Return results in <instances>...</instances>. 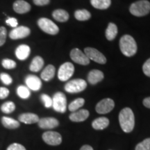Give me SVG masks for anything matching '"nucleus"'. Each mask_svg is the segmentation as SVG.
<instances>
[{
  "mask_svg": "<svg viewBox=\"0 0 150 150\" xmlns=\"http://www.w3.org/2000/svg\"><path fill=\"white\" fill-rule=\"evenodd\" d=\"M91 4L94 8L104 10L110 6L111 0H91Z\"/></svg>",
  "mask_w": 150,
  "mask_h": 150,
  "instance_id": "25",
  "label": "nucleus"
},
{
  "mask_svg": "<svg viewBox=\"0 0 150 150\" xmlns=\"http://www.w3.org/2000/svg\"><path fill=\"white\" fill-rule=\"evenodd\" d=\"M17 94L20 98L26 99H28L31 95L29 89L28 88L27 86H20L17 88Z\"/></svg>",
  "mask_w": 150,
  "mask_h": 150,
  "instance_id": "29",
  "label": "nucleus"
},
{
  "mask_svg": "<svg viewBox=\"0 0 150 150\" xmlns=\"http://www.w3.org/2000/svg\"><path fill=\"white\" fill-rule=\"evenodd\" d=\"M9 95V90L5 87H0V99L6 98Z\"/></svg>",
  "mask_w": 150,
  "mask_h": 150,
  "instance_id": "39",
  "label": "nucleus"
},
{
  "mask_svg": "<svg viewBox=\"0 0 150 150\" xmlns=\"http://www.w3.org/2000/svg\"><path fill=\"white\" fill-rule=\"evenodd\" d=\"M16 109V105L13 102H6L1 105V110L6 114H9L13 112Z\"/></svg>",
  "mask_w": 150,
  "mask_h": 150,
  "instance_id": "30",
  "label": "nucleus"
},
{
  "mask_svg": "<svg viewBox=\"0 0 150 150\" xmlns=\"http://www.w3.org/2000/svg\"><path fill=\"white\" fill-rule=\"evenodd\" d=\"M114 101L110 98H106L102 99L97 104L95 109L99 114H106L111 111L114 108Z\"/></svg>",
  "mask_w": 150,
  "mask_h": 150,
  "instance_id": "10",
  "label": "nucleus"
},
{
  "mask_svg": "<svg viewBox=\"0 0 150 150\" xmlns=\"http://www.w3.org/2000/svg\"><path fill=\"white\" fill-rule=\"evenodd\" d=\"M52 16L54 20L60 22H67L69 19V13L63 9H56L52 13Z\"/></svg>",
  "mask_w": 150,
  "mask_h": 150,
  "instance_id": "22",
  "label": "nucleus"
},
{
  "mask_svg": "<svg viewBox=\"0 0 150 150\" xmlns=\"http://www.w3.org/2000/svg\"><path fill=\"white\" fill-rule=\"evenodd\" d=\"M109 125V120L105 117L97 118L92 123V127L96 130H102Z\"/></svg>",
  "mask_w": 150,
  "mask_h": 150,
  "instance_id": "21",
  "label": "nucleus"
},
{
  "mask_svg": "<svg viewBox=\"0 0 150 150\" xmlns=\"http://www.w3.org/2000/svg\"><path fill=\"white\" fill-rule=\"evenodd\" d=\"M84 53L89 60L96 62L99 64H105L106 63V59L103 54L93 47H86L84 50Z\"/></svg>",
  "mask_w": 150,
  "mask_h": 150,
  "instance_id": "8",
  "label": "nucleus"
},
{
  "mask_svg": "<svg viewBox=\"0 0 150 150\" xmlns=\"http://www.w3.org/2000/svg\"><path fill=\"white\" fill-rule=\"evenodd\" d=\"M6 24H8V26H10V27L15 28L17 27V26L18 24V20L15 18H8L6 20Z\"/></svg>",
  "mask_w": 150,
  "mask_h": 150,
  "instance_id": "38",
  "label": "nucleus"
},
{
  "mask_svg": "<svg viewBox=\"0 0 150 150\" xmlns=\"http://www.w3.org/2000/svg\"><path fill=\"white\" fill-rule=\"evenodd\" d=\"M80 150H93V148L91 146L86 145H83V147H81Z\"/></svg>",
  "mask_w": 150,
  "mask_h": 150,
  "instance_id": "42",
  "label": "nucleus"
},
{
  "mask_svg": "<svg viewBox=\"0 0 150 150\" xmlns=\"http://www.w3.org/2000/svg\"><path fill=\"white\" fill-rule=\"evenodd\" d=\"M104 79V73L99 70H93L88 75V81L92 85L97 84Z\"/></svg>",
  "mask_w": 150,
  "mask_h": 150,
  "instance_id": "19",
  "label": "nucleus"
},
{
  "mask_svg": "<svg viewBox=\"0 0 150 150\" xmlns=\"http://www.w3.org/2000/svg\"><path fill=\"white\" fill-rule=\"evenodd\" d=\"M120 48L124 55L131 57L136 54L137 44L134 38L129 35H125L120 40Z\"/></svg>",
  "mask_w": 150,
  "mask_h": 150,
  "instance_id": "2",
  "label": "nucleus"
},
{
  "mask_svg": "<svg viewBox=\"0 0 150 150\" xmlns=\"http://www.w3.org/2000/svg\"><path fill=\"white\" fill-rule=\"evenodd\" d=\"M55 71L56 69L54 65H48L41 73V79L45 81H49L52 80L55 75Z\"/></svg>",
  "mask_w": 150,
  "mask_h": 150,
  "instance_id": "20",
  "label": "nucleus"
},
{
  "mask_svg": "<svg viewBox=\"0 0 150 150\" xmlns=\"http://www.w3.org/2000/svg\"><path fill=\"white\" fill-rule=\"evenodd\" d=\"M117 34V27L114 23H109L106 30V38L108 40H112Z\"/></svg>",
  "mask_w": 150,
  "mask_h": 150,
  "instance_id": "26",
  "label": "nucleus"
},
{
  "mask_svg": "<svg viewBox=\"0 0 150 150\" xmlns=\"http://www.w3.org/2000/svg\"><path fill=\"white\" fill-rule=\"evenodd\" d=\"M142 71L146 76L150 77V58L145 62L142 66Z\"/></svg>",
  "mask_w": 150,
  "mask_h": 150,
  "instance_id": "36",
  "label": "nucleus"
},
{
  "mask_svg": "<svg viewBox=\"0 0 150 150\" xmlns=\"http://www.w3.org/2000/svg\"><path fill=\"white\" fill-rule=\"evenodd\" d=\"M143 105L146 108H150V97H146L143 100Z\"/></svg>",
  "mask_w": 150,
  "mask_h": 150,
  "instance_id": "41",
  "label": "nucleus"
},
{
  "mask_svg": "<svg viewBox=\"0 0 150 150\" xmlns=\"http://www.w3.org/2000/svg\"><path fill=\"white\" fill-rule=\"evenodd\" d=\"M13 10L18 14H24L31 10V5L24 0H17L13 3Z\"/></svg>",
  "mask_w": 150,
  "mask_h": 150,
  "instance_id": "15",
  "label": "nucleus"
},
{
  "mask_svg": "<svg viewBox=\"0 0 150 150\" xmlns=\"http://www.w3.org/2000/svg\"><path fill=\"white\" fill-rule=\"evenodd\" d=\"M84 103H85V100L83 98H77L75 100L73 101L68 106L69 110L72 112H74L77 110L79 108L83 106Z\"/></svg>",
  "mask_w": 150,
  "mask_h": 150,
  "instance_id": "28",
  "label": "nucleus"
},
{
  "mask_svg": "<svg viewBox=\"0 0 150 150\" xmlns=\"http://www.w3.org/2000/svg\"><path fill=\"white\" fill-rule=\"evenodd\" d=\"M30 33H31V30L29 28L24 26H20L13 29L9 33V37L13 40H18L29 36Z\"/></svg>",
  "mask_w": 150,
  "mask_h": 150,
  "instance_id": "12",
  "label": "nucleus"
},
{
  "mask_svg": "<svg viewBox=\"0 0 150 150\" xmlns=\"http://www.w3.org/2000/svg\"><path fill=\"white\" fill-rule=\"evenodd\" d=\"M43 65H44V61H43L42 58L38 56H35L34 59L32 60L31 64H30L29 69L32 72H37L42 68Z\"/></svg>",
  "mask_w": 150,
  "mask_h": 150,
  "instance_id": "23",
  "label": "nucleus"
},
{
  "mask_svg": "<svg viewBox=\"0 0 150 150\" xmlns=\"http://www.w3.org/2000/svg\"><path fill=\"white\" fill-rule=\"evenodd\" d=\"M25 83L28 88L34 91H39L42 86V81L40 79L35 75H28L25 79Z\"/></svg>",
  "mask_w": 150,
  "mask_h": 150,
  "instance_id": "14",
  "label": "nucleus"
},
{
  "mask_svg": "<svg viewBox=\"0 0 150 150\" xmlns=\"http://www.w3.org/2000/svg\"><path fill=\"white\" fill-rule=\"evenodd\" d=\"M87 87V83L81 79L71 80L65 84V91L69 93H78L83 91Z\"/></svg>",
  "mask_w": 150,
  "mask_h": 150,
  "instance_id": "6",
  "label": "nucleus"
},
{
  "mask_svg": "<svg viewBox=\"0 0 150 150\" xmlns=\"http://www.w3.org/2000/svg\"><path fill=\"white\" fill-rule=\"evenodd\" d=\"M129 11L133 16L143 17L150 12V2L147 0H140L131 5Z\"/></svg>",
  "mask_w": 150,
  "mask_h": 150,
  "instance_id": "3",
  "label": "nucleus"
},
{
  "mask_svg": "<svg viewBox=\"0 0 150 150\" xmlns=\"http://www.w3.org/2000/svg\"><path fill=\"white\" fill-rule=\"evenodd\" d=\"M7 31L4 27H0V47L2 46L6 40Z\"/></svg>",
  "mask_w": 150,
  "mask_h": 150,
  "instance_id": "35",
  "label": "nucleus"
},
{
  "mask_svg": "<svg viewBox=\"0 0 150 150\" xmlns=\"http://www.w3.org/2000/svg\"><path fill=\"white\" fill-rule=\"evenodd\" d=\"M19 121L23 122L27 125H31V124L36 123L39 121V117L36 114L31 113V112H26L22 113L18 117Z\"/></svg>",
  "mask_w": 150,
  "mask_h": 150,
  "instance_id": "17",
  "label": "nucleus"
},
{
  "mask_svg": "<svg viewBox=\"0 0 150 150\" xmlns=\"http://www.w3.org/2000/svg\"><path fill=\"white\" fill-rule=\"evenodd\" d=\"M1 123L5 128L9 129H15L20 127V122L18 121L6 116L1 118Z\"/></svg>",
  "mask_w": 150,
  "mask_h": 150,
  "instance_id": "24",
  "label": "nucleus"
},
{
  "mask_svg": "<svg viewBox=\"0 0 150 150\" xmlns=\"http://www.w3.org/2000/svg\"><path fill=\"white\" fill-rule=\"evenodd\" d=\"M42 140L49 145H59L62 142L61 135L56 131H46L42 134Z\"/></svg>",
  "mask_w": 150,
  "mask_h": 150,
  "instance_id": "9",
  "label": "nucleus"
},
{
  "mask_svg": "<svg viewBox=\"0 0 150 150\" xmlns=\"http://www.w3.org/2000/svg\"><path fill=\"white\" fill-rule=\"evenodd\" d=\"M1 65L4 67L5 69H8V70H11V69H14L16 67V63L14 61L11 59H4L1 62Z\"/></svg>",
  "mask_w": 150,
  "mask_h": 150,
  "instance_id": "32",
  "label": "nucleus"
},
{
  "mask_svg": "<svg viewBox=\"0 0 150 150\" xmlns=\"http://www.w3.org/2000/svg\"><path fill=\"white\" fill-rule=\"evenodd\" d=\"M89 116V111L86 109H81L73 112L70 115V120L75 122L85 121Z\"/></svg>",
  "mask_w": 150,
  "mask_h": 150,
  "instance_id": "16",
  "label": "nucleus"
},
{
  "mask_svg": "<svg viewBox=\"0 0 150 150\" xmlns=\"http://www.w3.org/2000/svg\"><path fill=\"white\" fill-rule=\"evenodd\" d=\"M70 58L73 61L79 65H87L89 64L90 60L85 53L81 51L79 49L75 48L70 52Z\"/></svg>",
  "mask_w": 150,
  "mask_h": 150,
  "instance_id": "11",
  "label": "nucleus"
},
{
  "mask_svg": "<svg viewBox=\"0 0 150 150\" xmlns=\"http://www.w3.org/2000/svg\"><path fill=\"white\" fill-rule=\"evenodd\" d=\"M33 1L36 6H42L49 4L50 2V0H33Z\"/></svg>",
  "mask_w": 150,
  "mask_h": 150,
  "instance_id": "40",
  "label": "nucleus"
},
{
  "mask_svg": "<svg viewBox=\"0 0 150 150\" xmlns=\"http://www.w3.org/2000/svg\"><path fill=\"white\" fill-rule=\"evenodd\" d=\"M6 150H27L26 148L19 143H13L10 145Z\"/></svg>",
  "mask_w": 150,
  "mask_h": 150,
  "instance_id": "37",
  "label": "nucleus"
},
{
  "mask_svg": "<svg viewBox=\"0 0 150 150\" xmlns=\"http://www.w3.org/2000/svg\"><path fill=\"white\" fill-rule=\"evenodd\" d=\"M52 107L56 111L63 113L67 109V99L65 94L58 92L52 98Z\"/></svg>",
  "mask_w": 150,
  "mask_h": 150,
  "instance_id": "5",
  "label": "nucleus"
},
{
  "mask_svg": "<svg viewBox=\"0 0 150 150\" xmlns=\"http://www.w3.org/2000/svg\"><path fill=\"white\" fill-rule=\"evenodd\" d=\"M75 18L79 21H86L91 18V14L86 9L77 10L74 13Z\"/></svg>",
  "mask_w": 150,
  "mask_h": 150,
  "instance_id": "27",
  "label": "nucleus"
},
{
  "mask_svg": "<svg viewBox=\"0 0 150 150\" xmlns=\"http://www.w3.org/2000/svg\"><path fill=\"white\" fill-rule=\"evenodd\" d=\"M40 99L46 108L52 107V99L50 96H49V95H46V94H42V95H41Z\"/></svg>",
  "mask_w": 150,
  "mask_h": 150,
  "instance_id": "33",
  "label": "nucleus"
},
{
  "mask_svg": "<svg viewBox=\"0 0 150 150\" xmlns=\"http://www.w3.org/2000/svg\"><path fill=\"white\" fill-rule=\"evenodd\" d=\"M74 72V67L70 62L63 63L59 67L58 72V77L61 81H66L72 76Z\"/></svg>",
  "mask_w": 150,
  "mask_h": 150,
  "instance_id": "7",
  "label": "nucleus"
},
{
  "mask_svg": "<svg viewBox=\"0 0 150 150\" xmlns=\"http://www.w3.org/2000/svg\"><path fill=\"white\" fill-rule=\"evenodd\" d=\"M0 79L4 84L5 85H11L13 82V79L10 75L6 74V73H1L0 74Z\"/></svg>",
  "mask_w": 150,
  "mask_h": 150,
  "instance_id": "34",
  "label": "nucleus"
},
{
  "mask_svg": "<svg viewBox=\"0 0 150 150\" xmlns=\"http://www.w3.org/2000/svg\"><path fill=\"white\" fill-rule=\"evenodd\" d=\"M119 122L124 132L130 133L135 126V117L130 108H125L119 114Z\"/></svg>",
  "mask_w": 150,
  "mask_h": 150,
  "instance_id": "1",
  "label": "nucleus"
},
{
  "mask_svg": "<svg viewBox=\"0 0 150 150\" xmlns=\"http://www.w3.org/2000/svg\"><path fill=\"white\" fill-rule=\"evenodd\" d=\"M136 150H150V138H146L143 141L138 143L136 147Z\"/></svg>",
  "mask_w": 150,
  "mask_h": 150,
  "instance_id": "31",
  "label": "nucleus"
},
{
  "mask_svg": "<svg viewBox=\"0 0 150 150\" xmlns=\"http://www.w3.org/2000/svg\"><path fill=\"white\" fill-rule=\"evenodd\" d=\"M40 128L43 129H52L59 125V122L54 117H43L38 122Z\"/></svg>",
  "mask_w": 150,
  "mask_h": 150,
  "instance_id": "13",
  "label": "nucleus"
},
{
  "mask_svg": "<svg viewBox=\"0 0 150 150\" xmlns=\"http://www.w3.org/2000/svg\"><path fill=\"white\" fill-rule=\"evenodd\" d=\"M38 25L42 31L48 34L56 35L59 32V28L58 26L50 19L45 18L39 19L38 21Z\"/></svg>",
  "mask_w": 150,
  "mask_h": 150,
  "instance_id": "4",
  "label": "nucleus"
},
{
  "mask_svg": "<svg viewBox=\"0 0 150 150\" xmlns=\"http://www.w3.org/2000/svg\"><path fill=\"white\" fill-rule=\"evenodd\" d=\"M31 49L27 45H21L18 46L16 50V56L20 61H24L29 56Z\"/></svg>",
  "mask_w": 150,
  "mask_h": 150,
  "instance_id": "18",
  "label": "nucleus"
}]
</instances>
